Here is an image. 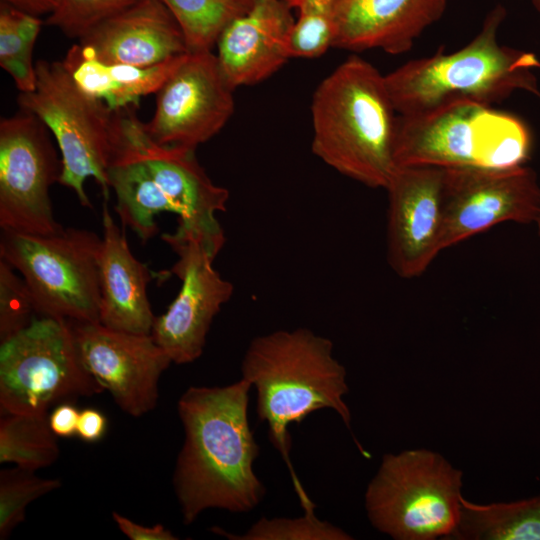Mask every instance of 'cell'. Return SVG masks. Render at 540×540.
Instances as JSON below:
<instances>
[{"label": "cell", "mask_w": 540, "mask_h": 540, "mask_svg": "<svg viewBox=\"0 0 540 540\" xmlns=\"http://www.w3.org/2000/svg\"><path fill=\"white\" fill-rule=\"evenodd\" d=\"M79 357L68 320L38 316L0 343V411L47 414L55 402L100 394Z\"/></svg>", "instance_id": "10"}, {"label": "cell", "mask_w": 540, "mask_h": 540, "mask_svg": "<svg viewBox=\"0 0 540 540\" xmlns=\"http://www.w3.org/2000/svg\"><path fill=\"white\" fill-rule=\"evenodd\" d=\"M396 114L384 75L352 55L313 94L312 152L338 173L385 189L397 168Z\"/></svg>", "instance_id": "4"}, {"label": "cell", "mask_w": 540, "mask_h": 540, "mask_svg": "<svg viewBox=\"0 0 540 540\" xmlns=\"http://www.w3.org/2000/svg\"><path fill=\"white\" fill-rule=\"evenodd\" d=\"M446 3L447 0H340L335 9L333 47L405 53L440 18Z\"/></svg>", "instance_id": "19"}, {"label": "cell", "mask_w": 540, "mask_h": 540, "mask_svg": "<svg viewBox=\"0 0 540 540\" xmlns=\"http://www.w3.org/2000/svg\"><path fill=\"white\" fill-rule=\"evenodd\" d=\"M139 0H55L46 24L57 27L67 37L80 39L104 19Z\"/></svg>", "instance_id": "28"}, {"label": "cell", "mask_w": 540, "mask_h": 540, "mask_svg": "<svg viewBox=\"0 0 540 540\" xmlns=\"http://www.w3.org/2000/svg\"><path fill=\"white\" fill-rule=\"evenodd\" d=\"M261 0H236L238 6L242 10V12H246L248 9H250L255 3L259 2Z\"/></svg>", "instance_id": "36"}, {"label": "cell", "mask_w": 540, "mask_h": 540, "mask_svg": "<svg viewBox=\"0 0 540 540\" xmlns=\"http://www.w3.org/2000/svg\"><path fill=\"white\" fill-rule=\"evenodd\" d=\"M61 487L59 479L41 478L21 467L0 472V539H7L25 520L26 507L35 499Z\"/></svg>", "instance_id": "27"}, {"label": "cell", "mask_w": 540, "mask_h": 540, "mask_svg": "<svg viewBox=\"0 0 540 540\" xmlns=\"http://www.w3.org/2000/svg\"><path fill=\"white\" fill-rule=\"evenodd\" d=\"M291 10L283 0H261L223 29L216 56L234 89L269 78L290 58L287 43L295 21Z\"/></svg>", "instance_id": "18"}, {"label": "cell", "mask_w": 540, "mask_h": 540, "mask_svg": "<svg viewBox=\"0 0 540 540\" xmlns=\"http://www.w3.org/2000/svg\"><path fill=\"white\" fill-rule=\"evenodd\" d=\"M14 270L0 258V343L28 327L37 315L25 280Z\"/></svg>", "instance_id": "29"}, {"label": "cell", "mask_w": 540, "mask_h": 540, "mask_svg": "<svg viewBox=\"0 0 540 540\" xmlns=\"http://www.w3.org/2000/svg\"><path fill=\"white\" fill-rule=\"evenodd\" d=\"M82 364L127 414L140 417L158 401V383L172 363L151 334L68 320Z\"/></svg>", "instance_id": "15"}, {"label": "cell", "mask_w": 540, "mask_h": 540, "mask_svg": "<svg viewBox=\"0 0 540 540\" xmlns=\"http://www.w3.org/2000/svg\"><path fill=\"white\" fill-rule=\"evenodd\" d=\"M135 109L117 111L116 141L107 172L123 226L147 242L159 231L155 217L170 212L179 217L177 229L219 253L225 237L216 213L226 210L228 190L212 182L195 150L156 143Z\"/></svg>", "instance_id": "2"}, {"label": "cell", "mask_w": 540, "mask_h": 540, "mask_svg": "<svg viewBox=\"0 0 540 540\" xmlns=\"http://www.w3.org/2000/svg\"><path fill=\"white\" fill-rule=\"evenodd\" d=\"M50 134L38 116L23 109L1 118V229L49 235L63 228L54 217L49 194L63 169Z\"/></svg>", "instance_id": "11"}, {"label": "cell", "mask_w": 540, "mask_h": 540, "mask_svg": "<svg viewBox=\"0 0 540 540\" xmlns=\"http://www.w3.org/2000/svg\"><path fill=\"white\" fill-rule=\"evenodd\" d=\"M36 87L19 92L20 109L38 116L48 127L60 150L62 174L59 183L70 188L84 207H92L85 191L93 177L109 199L108 168L113 155L117 111L85 93L62 61L39 60L35 64Z\"/></svg>", "instance_id": "8"}, {"label": "cell", "mask_w": 540, "mask_h": 540, "mask_svg": "<svg viewBox=\"0 0 540 540\" xmlns=\"http://www.w3.org/2000/svg\"><path fill=\"white\" fill-rule=\"evenodd\" d=\"M186 54L152 66L111 64L97 60L78 43L67 51L62 64L85 93L118 111L138 107L143 96L157 93Z\"/></svg>", "instance_id": "21"}, {"label": "cell", "mask_w": 540, "mask_h": 540, "mask_svg": "<svg viewBox=\"0 0 540 540\" xmlns=\"http://www.w3.org/2000/svg\"><path fill=\"white\" fill-rule=\"evenodd\" d=\"M531 144L530 131L518 117L459 101L399 115L395 161L397 166L509 169L525 164Z\"/></svg>", "instance_id": "6"}, {"label": "cell", "mask_w": 540, "mask_h": 540, "mask_svg": "<svg viewBox=\"0 0 540 540\" xmlns=\"http://www.w3.org/2000/svg\"><path fill=\"white\" fill-rule=\"evenodd\" d=\"M536 226H537V231H538V235L540 237V213L536 219V222H535Z\"/></svg>", "instance_id": "38"}, {"label": "cell", "mask_w": 540, "mask_h": 540, "mask_svg": "<svg viewBox=\"0 0 540 540\" xmlns=\"http://www.w3.org/2000/svg\"><path fill=\"white\" fill-rule=\"evenodd\" d=\"M113 520L119 529L131 540H175L178 539L169 529L161 524L143 526L127 517L113 512Z\"/></svg>", "instance_id": "31"}, {"label": "cell", "mask_w": 540, "mask_h": 540, "mask_svg": "<svg viewBox=\"0 0 540 540\" xmlns=\"http://www.w3.org/2000/svg\"><path fill=\"white\" fill-rule=\"evenodd\" d=\"M287 49L292 58H315L333 47L336 36L335 11L306 9L297 11Z\"/></svg>", "instance_id": "30"}, {"label": "cell", "mask_w": 540, "mask_h": 540, "mask_svg": "<svg viewBox=\"0 0 540 540\" xmlns=\"http://www.w3.org/2000/svg\"><path fill=\"white\" fill-rule=\"evenodd\" d=\"M242 379L255 388L258 419L286 461L297 494L303 493L289 459L288 427L321 409L335 411L351 428L344 401L349 389L345 367L333 356V343L308 328L277 330L255 337L241 363Z\"/></svg>", "instance_id": "3"}, {"label": "cell", "mask_w": 540, "mask_h": 540, "mask_svg": "<svg viewBox=\"0 0 540 540\" xmlns=\"http://www.w3.org/2000/svg\"><path fill=\"white\" fill-rule=\"evenodd\" d=\"M533 6L540 12V0H531Z\"/></svg>", "instance_id": "37"}, {"label": "cell", "mask_w": 540, "mask_h": 540, "mask_svg": "<svg viewBox=\"0 0 540 540\" xmlns=\"http://www.w3.org/2000/svg\"><path fill=\"white\" fill-rule=\"evenodd\" d=\"M24 12L40 16L50 14L55 8V0H1Z\"/></svg>", "instance_id": "34"}, {"label": "cell", "mask_w": 540, "mask_h": 540, "mask_svg": "<svg viewBox=\"0 0 540 540\" xmlns=\"http://www.w3.org/2000/svg\"><path fill=\"white\" fill-rule=\"evenodd\" d=\"M504 16L497 6L461 49L413 59L384 75L396 112L411 115L459 101L492 105L517 91L540 98L537 55L498 41Z\"/></svg>", "instance_id": "5"}, {"label": "cell", "mask_w": 540, "mask_h": 540, "mask_svg": "<svg viewBox=\"0 0 540 540\" xmlns=\"http://www.w3.org/2000/svg\"><path fill=\"white\" fill-rule=\"evenodd\" d=\"M107 419L94 408H85L79 413L77 435L85 442H96L106 432Z\"/></svg>", "instance_id": "32"}, {"label": "cell", "mask_w": 540, "mask_h": 540, "mask_svg": "<svg viewBox=\"0 0 540 540\" xmlns=\"http://www.w3.org/2000/svg\"><path fill=\"white\" fill-rule=\"evenodd\" d=\"M162 240L177 256L170 272L181 287L167 311L155 318L151 335L172 363L187 364L203 353L212 321L234 287L213 267L218 252L199 238L176 229Z\"/></svg>", "instance_id": "13"}, {"label": "cell", "mask_w": 540, "mask_h": 540, "mask_svg": "<svg viewBox=\"0 0 540 540\" xmlns=\"http://www.w3.org/2000/svg\"><path fill=\"white\" fill-rule=\"evenodd\" d=\"M101 243L83 228L49 235L1 229L0 258L22 275L38 316L99 322Z\"/></svg>", "instance_id": "9"}, {"label": "cell", "mask_w": 540, "mask_h": 540, "mask_svg": "<svg viewBox=\"0 0 540 540\" xmlns=\"http://www.w3.org/2000/svg\"><path fill=\"white\" fill-rule=\"evenodd\" d=\"M315 505L304 509L299 517H261L243 534H232L220 527H211L217 535L233 540H350L353 537L342 528L319 519Z\"/></svg>", "instance_id": "26"}, {"label": "cell", "mask_w": 540, "mask_h": 540, "mask_svg": "<svg viewBox=\"0 0 540 540\" xmlns=\"http://www.w3.org/2000/svg\"><path fill=\"white\" fill-rule=\"evenodd\" d=\"M291 9L333 10L340 0H283Z\"/></svg>", "instance_id": "35"}, {"label": "cell", "mask_w": 540, "mask_h": 540, "mask_svg": "<svg viewBox=\"0 0 540 540\" xmlns=\"http://www.w3.org/2000/svg\"><path fill=\"white\" fill-rule=\"evenodd\" d=\"M452 540H540V494L512 502L476 504L461 498Z\"/></svg>", "instance_id": "22"}, {"label": "cell", "mask_w": 540, "mask_h": 540, "mask_svg": "<svg viewBox=\"0 0 540 540\" xmlns=\"http://www.w3.org/2000/svg\"><path fill=\"white\" fill-rule=\"evenodd\" d=\"M97 60L152 66L189 52L184 34L160 0H139L79 39Z\"/></svg>", "instance_id": "17"}, {"label": "cell", "mask_w": 540, "mask_h": 540, "mask_svg": "<svg viewBox=\"0 0 540 540\" xmlns=\"http://www.w3.org/2000/svg\"><path fill=\"white\" fill-rule=\"evenodd\" d=\"M540 184L525 165L444 168L442 250L505 222L535 223Z\"/></svg>", "instance_id": "12"}, {"label": "cell", "mask_w": 540, "mask_h": 540, "mask_svg": "<svg viewBox=\"0 0 540 540\" xmlns=\"http://www.w3.org/2000/svg\"><path fill=\"white\" fill-rule=\"evenodd\" d=\"M60 449L47 414H4L0 419V462L37 470L53 464Z\"/></svg>", "instance_id": "23"}, {"label": "cell", "mask_w": 540, "mask_h": 540, "mask_svg": "<svg viewBox=\"0 0 540 540\" xmlns=\"http://www.w3.org/2000/svg\"><path fill=\"white\" fill-rule=\"evenodd\" d=\"M233 91L212 50L188 52L156 93L144 128L158 144L196 150L233 115Z\"/></svg>", "instance_id": "14"}, {"label": "cell", "mask_w": 540, "mask_h": 540, "mask_svg": "<svg viewBox=\"0 0 540 540\" xmlns=\"http://www.w3.org/2000/svg\"><path fill=\"white\" fill-rule=\"evenodd\" d=\"M79 413L80 411L70 403L58 405L49 416V425L53 433L64 438L77 434Z\"/></svg>", "instance_id": "33"}, {"label": "cell", "mask_w": 540, "mask_h": 540, "mask_svg": "<svg viewBox=\"0 0 540 540\" xmlns=\"http://www.w3.org/2000/svg\"><path fill=\"white\" fill-rule=\"evenodd\" d=\"M462 477L435 451L385 454L365 491L367 517L395 540L449 539L459 521Z\"/></svg>", "instance_id": "7"}, {"label": "cell", "mask_w": 540, "mask_h": 540, "mask_svg": "<svg viewBox=\"0 0 540 540\" xmlns=\"http://www.w3.org/2000/svg\"><path fill=\"white\" fill-rule=\"evenodd\" d=\"M42 24L39 16L1 1L0 65L12 77L19 92H31L36 87L32 52Z\"/></svg>", "instance_id": "24"}, {"label": "cell", "mask_w": 540, "mask_h": 540, "mask_svg": "<svg viewBox=\"0 0 540 540\" xmlns=\"http://www.w3.org/2000/svg\"><path fill=\"white\" fill-rule=\"evenodd\" d=\"M444 168L397 166L388 193L387 259L401 278L422 275L442 251Z\"/></svg>", "instance_id": "16"}, {"label": "cell", "mask_w": 540, "mask_h": 540, "mask_svg": "<svg viewBox=\"0 0 540 540\" xmlns=\"http://www.w3.org/2000/svg\"><path fill=\"white\" fill-rule=\"evenodd\" d=\"M102 214L99 322L115 330L151 334L156 318L147 295L151 272L130 251L125 232L115 223L106 203Z\"/></svg>", "instance_id": "20"}, {"label": "cell", "mask_w": 540, "mask_h": 540, "mask_svg": "<svg viewBox=\"0 0 540 540\" xmlns=\"http://www.w3.org/2000/svg\"><path fill=\"white\" fill-rule=\"evenodd\" d=\"M179 24L189 52L212 50L226 25L242 14L236 0H160Z\"/></svg>", "instance_id": "25"}, {"label": "cell", "mask_w": 540, "mask_h": 540, "mask_svg": "<svg viewBox=\"0 0 540 540\" xmlns=\"http://www.w3.org/2000/svg\"><path fill=\"white\" fill-rule=\"evenodd\" d=\"M251 384L244 379L222 387H189L178 400L184 443L173 487L183 522L205 510L249 513L266 488L253 469L260 448L248 419Z\"/></svg>", "instance_id": "1"}]
</instances>
